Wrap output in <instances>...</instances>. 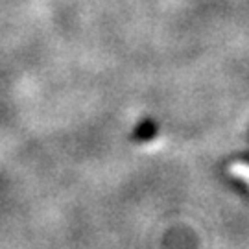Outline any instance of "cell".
<instances>
[{
	"label": "cell",
	"instance_id": "1",
	"mask_svg": "<svg viewBox=\"0 0 249 249\" xmlns=\"http://www.w3.org/2000/svg\"><path fill=\"white\" fill-rule=\"evenodd\" d=\"M229 170H231L232 176H238V178H242L244 181H248L249 183V164L248 162H242V160L232 162L231 166H229Z\"/></svg>",
	"mask_w": 249,
	"mask_h": 249
}]
</instances>
